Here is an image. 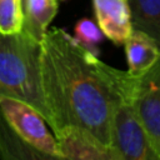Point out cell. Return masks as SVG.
Here are the masks:
<instances>
[{"label": "cell", "instance_id": "7c38bea8", "mask_svg": "<svg viewBox=\"0 0 160 160\" xmlns=\"http://www.w3.org/2000/svg\"><path fill=\"white\" fill-rule=\"evenodd\" d=\"M74 39L90 51L98 54V48L104 39V34L96 22L88 18H82L78 20L74 26Z\"/></svg>", "mask_w": 160, "mask_h": 160}, {"label": "cell", "instance_id": "8fae6325", "mask_svg": "<svg viewBox=\"0 0 160 160\" xmlns=\"http://www.w3.org/2000/svg\"><path fill=\"white\" fill-rule=\"evenodd\" d=\"M24 26V0H0V32L15 34Z\"/></svg>", "mask_w": 160, "mask_h": 160}, {"label": "cell", "instance_id": "277c9868", "mask_svg": "<svg viewBox=\"0 0 160 160\" xmlns=\"http://www.w3.org/2000/svg\"><path fill=\"white\" fill-rule=\"evenodd\" d=\"M110 146L118 160H160L134 109L131 95L122 96L114 108Z\"/></svg>", "mask_w": 160, "mask_h": 160}, {"label": "cell", "instance_id": "30bf717a", "mask_svg": "<svg viewBox=\"0 0 160 160\" xmlns=\"http://www.w3.org/2000/svg\"><path fill=\"white\" fill-rule=\"evenodd\" d=\"M134 30L146 34L160 50V0H128Z\"/></svg>", "mask_w": 160, "mask_h": 160}, {"label": "cell", "instance_id": "8992f818", "mask_svg": "<svg viewBox=\"0 0 160 160\" xmlns=\"http://www.w3.org/2000/svg\"><path fill=\"white\" fill-rule=\"evenodd\" d=\"M62 160H118L112 149L86 129L66 125L54 132Z\"/></svg>", "mask_w": 160, "mask_h": 160}, {"label": "cell", "instance_id": "ba28073f", "mask_svg": "<svg viewBox=\"0 0 160 160\" xmlns=\"http://www.w3.org/2000/svg\"><path fill=\"white\" fill-rule=\"evenodd\" d=\"M128 72L138 76L145 72L160 56V50L151 38L146 34L132 30L124 42Z\"/></svg>", "mask_w": 160, "mask_h": 160}, {"label": "cell", "instance_id": "5b68a950", "mask_svg": "<svg viewBox=\"0 0 160 160\" xmlns=\"http://www.w3.org/2000/svg\"><path fill=\"white\" fill-rule=\"evenodd\" d=\"M131 101L160 159V56L145 72L134 76Z\"/></svg>", "mask_w": 160, "mask_h": 160}, {"label": "cell", "instance_id": "9c48e42d", "mask_svg": "<svg viewBox=\"0 0 160 160\" xmlns=\"http://www.w3.org/2000/svg\"><path fill=\"white\" fill-rule=\"evenodd\" d=\"M59 11L58 0H24V26L28 34L41 41Z\"/></svg>", "mask_w": 160, "mask_h": 160}, {"label": "cell", "instance_id": "3957f363", "mask_svg": "<svg viewBox=\"0 0 160 160\" xmlns=\"http://www.w3.org/2000/svg\"><path fill=\"white\" fill-rule=\"evenodd\" d=\"M40 41L21 30L0 32V95L16 98L35 108L49 125L40 85Z\"/></svg>", "mask_w": 160, "mask_h": 160}, {"label": "cell", "instance_id": "7a4b0ae2", "mask_svg": "<svg viewBox=\"0 0 160 160\" xmlns=\"http://www.w3.org/2000/svg\"><path fill=\"white\" fill-rule=\"evenodd\" d=\"M48 126L30 104L0 95V159L62 160Z\"/></svg>", "mask_w": 160, "mask_h": 160}, {"label": "cell", "instance_id": "52a82bcc", "mask_svg": "<svg viewBox=\"0 0 160 160\" xmlns=\"http://www.w3.org/2000/svg\"><path fill=\"white\" fill-rule=\"evenodd\" d=\"M91 1L96 24L104 36L115 45H124L134 30L128 0Z\"/></svg>", "mask_w": 160, "mask_h": 160}, {"label": "cell", "instance_id": "6da1fadb", "mask_svg": "<svg viewBox=\"0 0 160 160\" xmlns=\"http://www.w3.org/2000/svg\"><path fill=\"white\" fill-rule=\"evenodd\" d=\"M39 64L52 134L66 125L80 126L110 146L111 115L116 102L132 94L134 75L105 64L59 28L44 34Z\"/></svg>", "mask_w": 160, "mask_h": 160}]
</instances>
